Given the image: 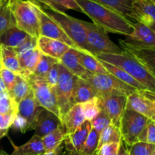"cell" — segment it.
I'll return each mask as SVG.
<instances>
[{"label": "cell", "mask_w": 155, "mask_h": 155, "mask_svg": "<svg viewBox=\"0 0 155 155\" xmlns=\"http://www.w3.org/2000/svg\"><path fill=\"white\" fill-rule=\"evenodd\" d=\"M61 124L62 121L58 117L49 110L41 107L33 125L34 135L40 138L44 137L48 133L54 131Z\"/></svg>", "instance_id": "obj_15"}, {"label": "cell", "mask_w": 155, "mask_h": 155, "mask_svg": "<svg viewBox=\"0 0 155 155\" xmlns=\"http://www.w3.org/2000/svg\"><path fill=\"white\" fill-rule=\"evenodd\" d=\"M98 60L99 61L100 63L102 64V66L107 70V72H108L109 74L113 75L114 77H116L117 79H118V80H120V81H122L123 83H124L125 84L131 86V87H133V89L139 91V92L153 93V92H151L146 86H145L144 85H142V83H140L139 82H138L137 80H135L133 77H131L130 74H127V73L125 72L124 71H123L122 69H120V68H117V67L114 66V65L113 64H110L107 63V62L104 61L102 60H100V59H98Z\"/></svg>", "instance_id": "obj_23"}, {"label": "cell", "mask_w": 155, "mask_h": 155, "mask_svg": "<svg viewBox=\"0 0 155 155\" xmlns=\"http://www.w3.org/2000/svg\"><path fill=\"white\" fill-rule=\"evenodd\" d=\"M151 155H155V153H154V154H152Z\"/></svg>", "instance_id": "obj_56"}, {"label": "cell", "mask_w": 155, "mask_h": 155, "mask_svg": "<svg viewBox=\"0 0 155 155\" xmlns=\"http://www.w3.org/2000/svg\"><path fill=\"white\" fill-rule=\"evenodd\" d=\"M86 30V38L89 52L92 56L101 54H122L120 47L109 38L107 33L93 23L81 21Z\"/></svg>", "instance_id": "obj_5"}, {"label": "cell", "mask_w": 155, "mask_h": 155, "mask_svg": "<svg viewBox=\"0 0 155 155\" xmlns=\"http://www.w3.org/2000/svg\"><path fill=\"white\" fill-rule=\"evenodd\" d=\"M8 130H0V139H2V137L5 136L7 135Z\"/></svg>", "instance_id": "obj_50"}, {"label": "cell", "mask_w": 155, "mask_h": 155, "mask_svg": "<svg viewBox=\"0 0 155 155\" xmlns=\"http://www.w3.org/2000/svg\"><path fill=\"white\" fill-rule=\"evenodd\" d=\"M86 120L92 121L101 111V107L98 104L97 97L81 104Z\"/></svg>", "instance_id": "obj_36"}, {"label": "cell", "mask_w": 155, "mask_h": 155, "mask_svg": "<svg viewBox=\"0 0 155 155\" xmlns=\"http://www.w3.org/2000/svg\"><path fill=\"white\" fill-rule=\"evenodd\" d=\"M100 134L95 130L92 128L85 143L84 148L82 151L83 155H92L96 151L98 148V141H99Z\"/></svg>", "instance_id": "obj_37"}, {"label": "cell", "mask_w": 155, "mask_h": 155, "mask_svg": "<svg viewBox=\"0 0 155 155\" xmlns=\"http://www.w3.org/2000/svg\"><path fill=\"white\" fill-rule=\"evenodd\" d=\"M33 4L39 16L40 36L61 41L68 45L70 48L79 50L77 45L69 39L61 27L47 14V12L38 3L33 2Z\"/></svg>", "instance_id": "obj_10"}, {"label": "cell", "mask_w": 155, "mask_h": 155, "mask_svg": "<svg viewBox=\"0 0 155 155\" xmlns=\"http://www.w3.org/2000/svg\"><path fill=\"white\" fill-rule=\"evenodd\" d=\"M130 155H151L155 153V145L136 142L129 148Z\"/></svg>", "instance_id": "obj_39"}, {"label": "cell", "mask_w": 155, "mask_h": 155, "mask_svg": "<svg viewBox=\"0 0 155 155\" xmlns=\"http://www.w3.org/2000/svg\"><path fill=\"white\" fill-rule=\"evenodd\" d=\"M14 25L15 22L11 9L10 0H3L0 5V36Z\"/></svg>", "instance_id": "obj_33"}, {"label": "cell", "mask_w": 155, "mask_h": 155, "mask_svg": "<svg viewBox=\"0 0 155 155\" xmlns=\"http://www.w3.org/2000/svg\"><path fill=\"white\" fill-rule=\"evenodd\" d=\"M85 80H86L95 89L96 96L107 95L127 96L133 92H139L110 74H91Z\"/></svg>", "instance_id": "obj_7"}, {"label": "cell", "mask_w": 155, "mask_h": 155, "mask_svg": "<svg viewBox=\"0 0 155 155\" xmlns=\"http://www.w3.org/2000/svg\"><path fill=\"white\" fill-rule=\"evenodd\" d=\"M0 114H17L18 104L15 102L9 95L0 97Z\"/></svg>", "instance_id": "obj_40"}, {"label": "cell", "mask_w": 155, "mask_h": 155, "mask_svg": "<svg viewBox=\"0 0 155 155\" xmlns=\"http://www.w3.org/2000/svg\"><path fill=\"white\" fill-rule=\"evenodd\" d=\"M108 155H118V152H114V153H112V154H110Z\"/></svg>", "instance_id": "obj_52"}, {"label": "cell", "mask_w": 155, "mask_h": 155, "mask_svg": "<svg viewBox=\"0 0 155 155\" xmlns=\"http://www.w3.org/2000/svg\"><path fill=\"white\" fill-rule=\"evenodd\" d=\"M30 91H31V87L29 82L22 76L17 75L16 81L12 89L8 92V95L10 98L18 104V103L23 98H25Z\"/></svg>", "instance_id": "obj_30"}, {"label": "cell", "mask_w": 155, "mask_h": 155, "mask_svg": "<svg viewBox=\"0 0 155 155\" xmlns=\"http://www.w3.org/2000/svg\"><path fill=\"white\" fill-rule=\"evenodd\" d=\"M121 140L122 139H121L120 128L117 126L110 124L100 133L97 150L99 149L100 147L102 146L103 145L108 143H120Z\"/></svg>", "instance_id": "obj_31"}, {"label": "cell", "mask_w": 155, "mask_h": 155, "mask_svg": "<svg viewBox=\"0 0 155 155\" xmlns=\"http://www.w3.org/2000/svg\"><path fill=\"white\" fill-rule=\"evenodd\" d=\"M57 62H58V61L56 60V59H54L52 58L44 55V54H42L40 59L39 61V63H38L37 66H36V69H35L34 72L32 75L45 80V77H46L50 68L52 67L53 64H54Z\"/></svg>", "instance_id": "obj_35"}, {"label": "cell", "mask_w": 155, "mask_h": 155, "mask_svg": "<svg viewBox=\"0 0 155 155\" xmlns=\"http://www.w3.org/2000/svg\"><path fill=\"white\" fill-rule=\"evenodd\" d=\"M91 124H92V128L95 129L100 134L107 126L111 124V122H110V118L105 114V112L101 109L100 113L91 121Z\"/></svg>", "instance_id": "obj_41"}, {"label": "cell", "mask_w": 155, "mask_h": 155, "mask_svg": "<svg viewBox=\"0 0 155 155\" xmlns=\"http://www.w3.org/2000/svg\"><path fill=\"white\" fill-rule=\"evenodd\" d=\"M138 142L155 145V120H148L145 129L138 138Z\"/></svg>", "instance_id": "obj_38"}, {"label": "cell", "mask_w": 155, "mask_h": 155, "mask_svg": "<svg viewBox=\"0 0 155 155\" xmlns=\"http://www.w3.org/2000/svg\"><path fill=\"white\" fill-rule=\"evenodd\" d=\"M17 114H0V130H9Z\"/></svg>", "instance_id": "obj_46"}, {"label": "cell", "mask_w": 155, "mask_h": 155, "mask_svg": "<svg viewBox=\"0 0 155 155\" xmlns=\"http://www.w3.org/2000/svg\"><path fill=\"white\" fill-rule=\"evenodd\" d=\"M83 14L87 15L93 24L107 33L128 36L133 31L131 23L127 18L116 11L92 0H75Z\"/></svg>", "instance_id": "obj_1"}, {"label": "cell", "mask_w": 155, "mask_h": 155, "mask_svg": "<svg viewBox=\"0 0 155 155\" xmlns=\"http://www.w3.org/2000/svg\"><path fill=\"white\" fill-rule=\"evenodd\" d=\"M148 119L145 117L125 109L120 121V131L123 142L128 148L138 142V138L145 129Z\"/></svg>", "instance_id": "obj_8"}, {"label": "cell", "mask_w": 155, "mask_h": 155, "mask_svg": "<svg viewBox=\"0 0 155 155\" xmlns=\"http://www.w3.org/2000/svg\"><path fill=\"white\" fill-rule=\"evenodd\" d=\"M92 128L90 121L85 120L74 133L67 136L64 142L65 149H74L81 154Z\"/></svg>", "instance_id": "obj_17"}, {"label": "cell", "mask_w": 155, "mask_h": 155, "mask_svg": "<svg viewBox=\"0 0 155 155\" xmlns=\"http://www.w3.org/2000/svg\"><path fill=\"white\" fill-rule=\"evenodd\" d=\"M133 31L127 36V41L129 43L144 47H155L154 30L150 27L138 22H132Z\"/></svg>", "instance_id": "obj_16"}, {"label": "cell", "mask_w": 155, "mask_h": 155, "mask_svg": "<svg viewBox=\"0 0 155 155\" xmlns=\"http://www.w3.org/2000/svg\"><path fill=\"white\" fill-rule=\"evenodd\" d=\"M116 11L128 18L131 12L132 5L135 0H92Z\"/></svg>", "instance_id": "obj_32"}, {"label": "cell", "mask_w": 155, "mask_h": 155, "mask_svg": "<svg viewBox=\"0 0 155 155\" xmlns=\"http://www.w3.org/2000/svg\"><path fill=\"white\" fill-rule=\"evenodd\" d=\"M119 42L120 48L124 53L137 60L152 74H155V47L139 46L122 39H120Z\"/></svg>", "instance_id": "obj_13"}, {"label": "cell", "mask_w": 155, "mask_h": 155, "mask_svg": "<svg viewBox=\"0 0 155 155\" xmlns=\"http://www.w3.org/2000/svg\"><path fill=\"white\" fill-rule=\"evenodd\" d=\"M96 97L100 107L110 118L111 124L119 127L120 121L125 110L127 96L107 95H98Z\"/></svg>", "instance_id": "obj_12"}, {"label": "cell", "mask_w": 155, "mask_h": 155, "mask_svg": "<svg viewBox=\"0 0 155 155\" xmlns=\"http://www.w3.org/2000/svg\"><path fill=\"white\" fill-rule=\"evenodd\" d=\"M71 74L77 76L78 78L86 80L91 73L83 68L79 61V50L74 48H70L58 61Z\"/></svg>", "instance_id": "obj_21"}, {"label": "cell", "mask_w": 155, "mask_h": 155, "mask_svg": "<svg viewBox=\"0 0 155 155\" xmlns=\"http://www.w3.org/2000/svg\"><path fill=\"white\" fill-rule=\"evenodd\" d=\"M64 144L63 143L61 145H59L55 149L52 150L51 151H48V152H45L42 155H63L64 152Z\"/></svg>", "instance_id": "obj_47"}, {"label": "cell", "mask_w": 155, "mask_h": 155, "mask_svg": "<svg viewBox=\"0 0 155 155\" xmlns=\"http://www.w3.org/2000/svg\"><path fill=\"white\" fill-rule=\"evenodd\" d=\"M59 63V62H58ZM59 76L57 85L53 89L61 115L63 119L66 112L75 104L74 103V90L78 77L71 74L61 64H58Z\"/></svg>", "instance_id": "obj_6"}, {"label": "cell", "mask_w": 155, "mask_h": 155, "mask_svg": "<svg viewBox=\"0 0 155 155\" xmlns=\"http://www.w3.org/2000/svg\"><path fill=\"white\" fill-rule=\"evenodd\" d=\"M2 2H3V0H0V5H1V4L2 3Z\"/></svg>", "instance_id": "obj_55"}, {"label": "cell", "mask_w": 155, "mask_h": 155, "mask_svg": "<svg viewBox=\"0 0 155 155\" xmlns=\"http://www.w3.org/2000/svg\"><path fill=\"white\" fill-rule=\"evenodd\" d=\"M120 148V143H108L103 145L97 150L98 155H108L114 152H118Z\"/></svg>", "instance_id": "obj_45"}, {"label": "cell", "mask_w": 155, "mask_h": 155, "mask_svg": "<svg viewBox=\"0 0 155 155\" xmlns=\"http://www.w3.org/2000/svg\"><path fill=\"white\" fill-rule=\"evenodd\" d=\"M118 155H130L129 148L123 142L122 140L120 142V148L119 151H118Z\"/></svg>", "instance_id": "obj_48"}, {"label": "cell", "mask_w": 155, "mask_h": 155, "mask_svg": "<svg viewBox=\"0 0 155 155\" xmlns=\"http://www.w3.org/2000/svg\"><path fill=\"white\" fill-rule=\"evenodd\" d=\"M0 58L2 68L12 71L17 75H21V69L15 48L0 45Z\"/></svg>", "instance_id": "obj_26"}, {"label": "cell", "mask_w": 155, "mask_h": 155, "mask_svg": "<svg viewBox=\"0 0 155 155\" xmlns=\"http://www.w3.org/2000/svg\"><path fill=\"white\" fill-rule=\"evenodd\" d=\"M36 47L44 55L59 61L61 58L70 49L69 46L61 41L39 36L36 42Z\"/></svg>", "instance_id": "obj_18"}, {"label": "cell", "mask_w": 155, "mask_h": 155, "mask_svg": "<svg viewBox=\"0 0 155 155\" xmlns=\"http://www.w3.org/2000/svg\"><path fill=\"white\" fill-rule=\"evenodd\" d=\"M58 62L55 63L52 65L50 70L48 71L46 77H45V81L48 84V87L50 89H53L56 86L58 80L59 76V68H58Z\"/></svg>", "instance_id": "obj_43"}, {"label": "cell", "mask_w": 155, "mask_h": 155, "mask_svg": "<svg viewBox=\"0 0 155 155\" xmlns=\"http://www.w3.org/2000/svg\"><path fill=\"white\" fill-rule=\"evenodd\" d=\"M63 155H83V154L77 152V151L74 149H69V150L65 149ZM92 155H98V153H97V151H95V153H94Z\"/></svg>", "instance_id": "obj_49"}, {"label": "cell", "mask_w": 155, "mask_h": 155, "mask_svg": "<svg viewBox=\"0 0 155 155\" xmlns=\"http://www.w3.org/2000/svg\"><path fill=\"white\" fill-rule=\"evenodd\" d=\"M85 120L86 119L81 104H76L64 115L62 123L66 129L67 134L70 135L74 133Z\"/></svg>", "instance_id": "obj_25"}, {"label": "cell", "mask_w": 155, "mask_h": 155, "mask_svg": "<svg viewBox=\"0 0 155 155\" xmlns=\"http://www.w3.org/2000/svg\"><path fill=\"white\" fill-rule=\"evenodd\" d=\"M42 8L61 27L67 36L77 45L80 51H84L91 54L86 42V30L80 20L73 18L63 11L58 10L54 7Z\"/></svg>", "instance_id": "obj_3"}, {"label": "cell", "mask_w": 155, "mask_h": 155, "mask_svg": "<svg viewBox=\"0 0 155 155\" xmlns=\"http://www.w3.org/2000/svg\"><path fill=\"white\" fill-rule=\"evenodd\" d=\"M41 107L36 101L31 89L27 96L18 103L17 114L24 118L30 125V130H33L35 120Z\"/></svg>", "instance_id": "obj_20"}, {"label": "cell", "mask_w": 155, "mask_h": 155, "mask_svg": "<svg viewBox=\"0 0 155 155\" xmlns=\"http://www.w3.org/2000/svg\"><path fill=\"white\" fill-rule=\"evenodd\" d=\"M30 37L31 36H29L27 33L14 25L1 34L0 45L17 49L24 45Z\"/></svg>", "instance_id": "obj_22"}, {"label": "cell", "mask_w": 155, "mask_h": 155, "mask_svg": "<svg viewBox=\"0 0 155 155\" xmlns=\"http://www.w3.org/2000/svg\"><path fill=\"white\" fill-rule=\"evenodd\" d=\"M11 9L18 29L37 39L40 36L39 19L33 1L10 0Z\"/></svg>", "instance_id": "obj_4"}, {"label": "cell", "mask_w": 155, "mask_h": 155, "mask_svg": "<svg viewBox=\"0 0 155 155\" xmlns=\"http://www.w3.org/2000/svg\"><path fill=\"white\" fill-rule=\"evenodd\" d=\"M17 54L21 69V76L27 79L34 72L42 53L36 46L17 53Z\"/></svg>", "instance_id": "obj_19"}, {"label": "cell", "mask_w": 155, "mask_h": 155, "mask_svg": "<svg viewBox=\"0 0 155 155\" xmlns=\"http://www.w3.org/2000/svg\"><path fill=\"white\" fill-rule=\"evenodd\" d=\"M11 127L14 128L15 130H19L22 133H25L26 132L31 130H30V125L27 122V120L24 118H23L22 117L19 116L18 114H17L16 117H15V120H14L13 124H12Z\"/></svg>", "instance_id": "obj_44"}, {"label": "cell", "mask_w": 155, "mask_h": 155, "mask_svg": "<svg viewBox=\"0 0 155 155\" xmlns=\"http://www.w3.org/2000/svg\"><path fill=\"white\" fill-rule=\"evenodd\" d=\"M26 80L30 83L33 95L39 105L55 114L62 121L55 94L53 89L48 87L45 79H41L31 75Z\"/></svg>", "instance_id": "obj_9"}, {"label": "cell", "mask_w": 155, "mask_h": 155, "mask_svg": "<svg viewBox=\"0 0 155 155\" xmlns=\"http://www.w3.org/2000/svg\"><path fill=\"white\" fill-rule=\"evenodd\" d=\"M155 94L135 92L127 96L125 109L133 110L147 119L155 120Z\"/></svg>", "instance_id": "obj_11"}, {"label": "cell", "mask_w": 155, "mask_h": 155, "mask_svg": "<svg viewBox=\"0 0 155 155\" xmlns=\"http://www.w3.org/2000/svg\"><path fill=\"white\" fill-rule=\"evenodd\" d=\"M67 132L63 124L59 125L54 131L42 138L45 152L51 151L64 143L66 139Z\"/></svg>", "instance_id": "obj_27"}, {"label": "cell", "mask_w": 155, "mask_h": 155, "mask_svg": "<svg viewBox=\"0 0 155 155\" xmlns=\"http://www.w3.org/2000/svg\"><path fill=\"white\" fill-rule=\"evenodd\" d=\"M42 8L54 7L58 10H74L81 12V8L75 0H45V4L40 5Z\"/></svg>", "instance_id": "obj_34"}, {"label": "cell", "mask_w": 155, "mask_h": 155, "mask_svg": "<svg viewBox=\"0 0 155 155\" xmlns=\"http://www.w3.org/2000/svg\"><path fill=\"white\" fill-rule=\"evenodd\" d=\"M129 18L154 30L155 0H135Z\"/></svg>", "instance_id": "obj_14"}, {"label": "cell", "mask_w": 155, "mask_h": 155, "mask_svg": "<svg viewBox=\"0 0 155 155\" xmlns=\"http://www.w3.org/2000/svg\"><path fill=\"white\" fill-rule=\"evenodd\" d=\"M2 68V63H1V58H0V70Z\"/></svg>", "instance_id": "obj_53"}, {"label": "cell", "mask_w": 155, "mask_h": 155, "mask_svg": "<svg viewBox=\"0 0 155 155\" xmlns=\"http://www.w3.org/2000/svg\"><path fill=\"white\" fill-rule=\"evenodd\" d=\"M0 155H8V154H5V153H3V152H1V153H0Z\"/></svg>", "instance_id": "obj_54"}, {"label": "cell", "mask_w": 155, "mask_h": 155, "mask_svg": "<svg viewBox=\"0 0 155 155\" xmlns=\"http://www.w3.org/2000/svg\"><path fill=\"white\" fill-rule=\"evenodd\" d=\"M13 147V151L8 155H42L45 153L42 138L33 135L31 139L24 145H16L9 139Z\"/></svg>", "instance_id": "obj_24"}, {"label": "cell", "mask_w": 155, "mask_h": 155, "mask_svg": "<svg viewBox=\"0 0 155 155\" xmlns=\"http://www.w3.org/2000/svg\"><path fill=\"white\" fill-rule=\"evenodd\" d=\"M30 1L35 2L38 3L39 5H42L45 4V0H30Z\"/></svg>", "instance_id": "obj_51"}, {"label": "cell", "mask_w": 155, "mask_h": 155, "mask_svg": "<svg viewBox=\"0 0 155 155\" xmlns=\"http://www.w3.org/2000/svg\"><path fill=\"white\" fill-rule=\"evenodd\" d=\"M96 97V92L92 86L83 79L78 78L74 90V103L83 104Z\"/></svg>", "instance_id": "obj_28"}, {"label": "cell", "mask_w": 155, "mask_h": 155, "mask_svg": "<svg viewBox=\"0 0 155 155\" xmlns=\"http://www.w3.org/2000/svg\"><path fill=\"white\" fill-rule=\"evenodd\" d=\"M79 61L80 64L86 71L92 74H109L107 70L102 66L99 61L94 56L84 51H79Z\"/></svg>", "instance_id": "obj_29"}, {"label": "cell", "mask_w": 155, "mask_h": 155, "mask_svg": "<svg viewBox=\"0 0 155 155\" xmlns=\"http://www.w3.org/2000/svg\"><path fill=\"white\" fill-rule=\"evenodd\" d=\"M95 58L122 69L155 94V74L131 56L124 52L122 54H101Z\"/></svg>", "instance_id": "obj_2"}, {"label": "cell", "mask_w": 155, "mask_h": 155, "mask_svg": "<svg viewBox=\"0 0 155 155\" xmlns=\"http://www.w3.org/2000/svg\"><path fill=\"white\" fill-rule=\"evenodd\" d=\"M17 74L12 71L2 68L0 70V78L2 80L8 92L11 91L16 81Z\"/></svg>", "instance_id": "obj_42"}]
</instances>
